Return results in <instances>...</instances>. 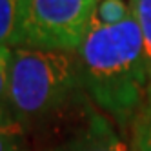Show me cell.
<instances>
[{
  "mask_svg": "<svg viewBox=\"0 0 151 151\" xmlns=\"http://www.w3.org/2000/svg\"><path fill=\"white\" fill-rule=\"evenodd\" d=\"M77 58L88 99L120 131H129L151 102L142 35L133 15L116 26L91 22Z\"/></svg>",
  "mask_w": 151,
  "mask_h": 151,
  "instance_id": "cell-1",
  "label": "cell"
},
{
  "mask_svg": "<svg viewBox=\"0 0 151 151\" xmlns=\"http://www.w3.org/2000/svg\"><path fill=\"white\" fill-rule=\"evenodd\" d=\"M77 53L15 47L6 104L33 138L88 102Z\"/></svg>",
  "mask_w": 151,
  "mask_h": 151,
  "instance_id": "cell-2",
  "label": "cell"
},
{
  "mask_svg": "<svg viewBox=\"0 0 151 151\" xmlns=\"http://www.w3.org/2000/svg\"><path fill=\"white\" fill-rule=\"evenodd\" d=\"M96 0H24L20 47L77 53Z\"/></svg>",
  "mask_w": 151,
  "mask_h": 151,
  "instance_id": "cell-3",
  "label": "cell"
},
{
  "mask_svg": "<svg viewBox=\"0 0 151 151\" xmlns=\"http://www.w3.org/2000/svg\"><path fill=\"white\" fill-rule=\"evenodd\" d=\"M33 151H131L113 122L88 100L75 113L31 138Z\"/></svg>",
  "mask_w": 151,
  "mask_h": 151,
  "instance_id": "cell-4",
  "label": "cell"
},
{
  "mask_svg": "<svg viewBox=\"0 0 151 151\" xmlns=\"http://www.w3.org/2000/svg\"><path fill=\"white\" fill-rule=\"evenodd\" d=\"M0 151H33L31 137L7 104H0Z\"/></svg>",
  "mask_w": 151,
  "mask_h": 151,
  "instance_id": "cell-5",
  "label": "cell"
},
{
  "mask_svg": "<svg viewBox=\"0 0 151 151\" xmlns=\"http://www.w3.org/2000/svg\"><path fill=\"white\" fill-rule=\"evenodd\" d=\"M24 0H0V46L20 47Z\"/></svg>",
  "mask_w": 151,
  "mask_h": 151,
  "instance_id": "cell-6",
  "label": "cell"
},
{
  "mask_svg": "<svg viewBox=\"0 0 151 151\" xmlns=\"http://www.w3.org/2000/svg\"><path fill=\"white\" fill-rule=\"evenodd\" d=\"M131 17L129 0H96L91 22L100 26H116Z\"/></svg>",
  "mask_w": 151,
  "mask_h": 151,
  "instance_id": "cell-7",
  "label": "cell"
},
{
  "mask_svg": "<svg viewBox=\"0 0 151 151\" xmlns=\"http://www.w3.org/2000/svg\"><path fill=\"white\" fill-rule=\"evenodd\" d=\"M131 15L140 29L144 44V57L149 75V89H151V0H129Z\"/></svg>",
  "mask_w": 151,
  "mask_h": 151,
  "instance_id": "cell-8",
  "label": "cell"
},
{
  "mask_svg": "<svg viewBox=\"0 0 151 151\" xmlns=\"http://www.w3.org/2000/svg\"><path fill=\"white\" fill-rule=\"evenodd\" d=\"M129 133H131L129 140L131 151H151V102L137 116Z\"/></svg>",
  "mask_w": 151,
  "mask_h": 151,
  "instance_id": "cell-9",
  "label": "cell"
},
{
  "mask_svg": "<svg viewBox=\"0 0 151 151\" xmlns=\"http://www.w3.org/2000/svg\"><path fill=\"white\" fill-rule=\"evenodd\" d=\"M13 49L7 46H0V104H6L7 99V84H9V68H11Z\"/></svg>",
  "mask_w": 151,
  "mask_h": 151,
  "instance_id": "cell-10",
  "label": "cell"
}]
</instances>
